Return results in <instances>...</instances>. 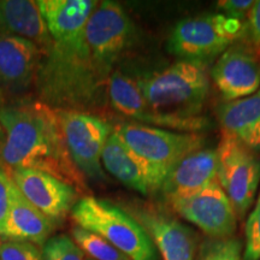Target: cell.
Segmentation results:
<instances>
[{
    "instance_id": "6da1fadb",
    "label": "cell",
    "mask_w": 260,
    "mask_h": 260,
    "mask_svg": "<svg viewBox=\"0 0 260 260\" xmlns=\"http://www.w3.org/2000/svg\"><path fill=\"white\" fill-rule=\"evenodd\" d=\"M52 44L37 74L40 102L53 110L80 111L96 102L100 84L86 42L94 0H39Z\"/></svg>"
},
{
    "instance_id": "7a4b0ae2",
    "label": "cell",
    "mask_w": 260,
    "mask_h": 260,
    "mask_svg": "<svg viewBox=\"0 0 260 260\" xmlns=\"http://www.w3.org/2000/svg\"><path fill=\"white\" fill-rule=\"evenodd\" d=\"M4 140L0 142V165L6 171L32 169L73 186L87 189L86 177L71 159L53 110L40 100L21 102L0 109Z\"/></svg>"
},
{
    "instance_id": "3957f363",
    "label": "cell",
    "mask_w": 260,
    "mask_h": 260,
    "mask_svg": "<svg viewBox=\"0 0 260 260\" xmlns=\"http://www.w3.org/2000/svg\"><path fill=\"white\" fill-rule=\"evenodd\" d=\"M147 105L161 116L197 118L210 90L205 65L181 59L138 80Z\"/></svg>"
},
{
    "instance_id": "277c9868",
    "label": "cell",
    "mask_w": 260,
    "mask_h": 260,
    "mask_svg": "<svg viewBox=\"0 0 260 260\" xmlns=\"http://www.w3.org/2000/svg\"><path fill=\"white\" fill-rule=\"evenodd\" d=\"M77 226L104 237L130 260H158V249L145 228L134 217L110 201L81 198L71 210Z\"/></svg>"
},
{
    "instance_id": "5b68a950",
    "label": "cell",
    "mask_w": 260,
    "mask_h": 260,
    "mask_svg": "<svg viewBox=\"0 0 260 260\" xmlns=\"http://www.w3.org/2000/svg\"><path fill=\"white\" fill-rule=\"evenodd\" d=\"M115 132L148 169L153 193H158L169 171L181 159L204 147L198 133H181L139 124L122 123Z\"/></svg>"
},
{
    "instance_id": "8992f818",
    "label": "cell",
    "mask_w": 260,
    "mask_h": 260,
    "mask_svg": "<svg viewBox=\"0 0 260 260\" xmlns=\"http://www.w3.org/2000/svg\"><path fill=\"white\" fill-rule=\"evenodd\" d=\"M247 30V22L223 14L194 16L182 19L175 25L168 48L181 59L204 64L239 42Z\"/></svg>"
},
{
    "instance_id": "52a82bcc",
    "label": "cell",
    "mask_w": 260,
    "mask_h": 260,
    "mask_svg": "<svg viewBox=\"0 0 260 260\" xmlns=\"http://www.w3.org/2000/svg\"><path fill=\"white\" fill-rule=\"evenodd\" d=\"M135 25L118 3H98L86 25V42L98 76L109 80L112 68L133 44Z\"/></svg>"
},
{
    "instance_id": "ba28073f",
    "label": "cell",
    "mask_w": 260,
    "mask_h": 260,
    "mask_svg": "<svg viewBox=\"0 0 260 260\" xmlns=\"http://www.w3.org/2000/svg\"><path fill=\"white\" fill-rule=\"evenodd\" d=\"M216 152L217 180L229 198L237 218H243L260 183V159L254 151L226 134H223Z\"/></svg>"
},
{
    "instance_id": "9c48e42d",
    "label": "cell",
    "mask_w": 260,
    "mask_h": 260,
    "mask_svg": "<svg viewBox=\"0 0 260 260\" xmlns=\"http://www.w3.org/2000/svg\"><path fill=\"white\" fill-rule=\"evenodd\" d=\"M71 159L84 177L105 178L102 155L112 129L99 117L80 111L56 110Z\"/></svg>"
},
{
    "instance_id": "30bf717a",
    "label": "cell",
    "mask_w": 260,
    "mask_h": 260,
    "mask_svg": "<svg viewBox=\"0 0 260 260\" xmlns=\"http://www.w3.org/2000/svg\"><path fill=\"white\" fill-rule=\"evenodd\" d=\"M107 84L111 106L122 116L135 121L134 123H144V125L181 133H198L209 126V121L201 116L197 118H178L161 116L154 112L147 105L138 80L132 79L124 74L112 73L107 80Z\"/></svg>"
},
{
    "instance_id": "8fae6325",
    "label": "cell",
    "mask_w": 260,
    "mask_h": 260,
    "mask_svg": "<svg viewBox=\"0 0 260 260\" xmlns=\"http://www.w3.org/2000/svg\"><path fill=\"white\" fill-rule=\"evenodd\" d=\"M169 205L178 216L203 230L210 239L232 237L236 230V212L218 180L197 194Z\"/></svg>"
},
{
    "instance_id": "7c38bea8",
    "label": "cell",
    "mask_w": 260,
    "mask_h": 260,
    "mask_svg": "<svg viewBox=\"0 0 260 260\" xmlns=\"http://www.w3.org/2000/svg\"><path fill=\"white\" fill-rule=\"evenodd\" d=\"M8 174L25 199L56 225L79 201V191L73 186L44 171L14 169Z\"/></svg>"
},
{
    "instance_id": "4fadbf2b",
    "label": "cell",
    "mask_w": 260,
    "mask_h": 260,
    "mask_svg": "<svg viewBox=\"0 0 260 260\" xmlns=\"http://www.w3.org/2000/svg\"><path fill=\"white\" fill-rule=\"evenodd\" d=\"M211 76L226 102L242 99L260 88V59L251 47L236 42L218 57Z\"/></svg>"
},
{
    "instance_id": "5bb4252c",
    "label": "cell",
    "mask_w": 260,
    "mask_h": 260,
    "mask_svg": "<svg viewBox=\"0 0 260 260\" xmlns=\"http://www.w3.org/2000/svg\"><path fill=\"white\" fill-rule=\"evenodd\" d=\"M216 149L200 148L181 159L162 181L160 193L169 204L186 199L217 180Z\"/></svg>"
},
{
    "instance_id": "9a60e30c",
    "label": "cell",
    "mask_w": 260,
    "mask_h": 260,
    "mask_svg": "<svg viewBox=\"0 0 260 260\" xmlns=\"http://www.w3.org/2000/svg\"><path fill=\"white\" fill-rule=\"evenodd\" d=\"M44 52L34 42L16 35H0V86L23 92L37 79Z\"/></svg>"
},
{
    "instance_id": "2e32d148",
    "label": "cell",
    "mask_w": 260,
    "mask_h": 260,
    "mask_svg": "<svg viewBox=\"0 0 260 260\" xmlns=\"http://www.w3.org/2000/svg\"><path fill=\"white\" fill-rule=\"evenodd\" d=\"M138 220L164 260H194L195 235L180 220L159 211H141Z\"/></svg>"
},
{
    "instance_id": "e0dca14e",
    "label": "cell",
    "mask_w": 260,
    "mask_h": 260,
    "mask_svg": "<svg viewBox=\"0 0 260 260\" xmlns=\"http://www.w3.org/2000/svg\"><path fill=\"white\" fill-rule=\"evenodd\" d=\"M56 224L25 199L14 183L11 203L2 237L5 241H25L44 246Z\"/></svg>"
},
{
    "instance_id": "ac0fdd59",
    "label": "cell",
    "mask_w": 260,
    "mask_h": 260,
    "mask_svg": "<svg viewBox=\"0 0 260 260\" xmlns=\"http://www.w3.org/2000/svg\"><path fill=\"white\" fill-rule=\"evenodd\" d=\"M0 35L28 39L44 54L52 44L38 3L31 0H0Z\"/></svg>"
},
{
    "instance_id": "d6986e66",
    "label": "cell",
    "mask_w": 260,
    "mask_h": 260,
    "mask_svg": "<svg viewBox=\"0 0 260 260\" xmlns=\"http://www.w3.org/2000/svg\"><path fill=\"white\" fill-rule=\"evenodd\" d=\"M103 169L130 189L142 195L153 193L148 169L112 130L102 155Z\"/></svg>"
},
{
    "instance_id": "ffe728a7",
    "label": "cell",
    "mask_w": 260,
    "mask_h": 260,
    "mask_svg": "<svg viewBox=\"0 0 260 260\" xmlns=\"http://www.w3.org/2000/svg\"><path fill=\"white\" fill-rule=\"evenodd\" d=\"M218 118L223 134L252 151H260V88L252 95L222 104Z\"/></svg>"
},
{
    "instance_id": "44dd1931",
    "label": "cell",
    "mask_w": 260,
    "mask_h": 260,
    "mask_svg": "<svg viewBox=\"0 0 260 260\" xmlns=\"http://www.w3.org/2000/svg\"><path fill=\"white\" fill-rule=\"evenodd\" d=\"M71 239L82 251L84 255L92 260H130L125 254L112 246L98 234L75 225L71 230Z\"/></svg>"
},
{
    "instance_id": "7402d4cb",
    "label": "cell",
    "mask_w": 260,
    "mask_h": 260,
    "mask_svg": "<svg viewBox=\"0 0 260 260\" xmlns=\"http://www.w3.org/2000/svg\"><path fill=\"white\" fill-rule=\"evenodd\" d=\"M198 260H242V243L235 237L207 239L200 246Z\"/></svg>"
},
{
    "instance_id": "603a6c76",
    "label": "cell",
    "mask_w": 260,
    "mask_h": 260,
    "mask_svg": "<svg viewBox=\"0 0 260 260\" xmlns=\"http://www.w3.org/2000/svg\"><path fill=\"white\" fill-rule=\"evenodd\" d=\"M42 255L45 260H86L74 240L67 235L50 237L42 246Z\"/></svg>"
},
{
    "instance_id": "cb8c5ba5",
    "label": "cell",
    "mask_w": 260,
    "mask_h": 260,
    "mask_svg": "<svg viewBox=\"0 0 260 260\" xmlns=\"http://www.w3.org/2000/svg\"><path fill=\"white\" fill-rule=\"evenodd\" d=\"M245 260H260V193L246 223Z\"/></svg>"
},
{
    "instance_id": "d4e9b609",
    "label": "cell",
    "mask_w": 260,
    "mask_h": 260,
    "mask_svg": "<svg viewBox=\"0 0 260 260\" xmlns=\"http://www.w3.org/2000/svg\"><path fill=\"white\" fill-rule=\"evenodd\" d=\"M0 260H45L37 245L25 241L0 243Z\"/></svg>"
},
{
    "instance_id": "484cf974",
    "label": "cell",
    "mask_w": 260,
    "mask_h": 260,
    "mask_svg": "<svg viewBox=\"0 0 260 260\" xmlns=\"http://www.w3.org/2000/svg\"><path fill=\"white\" fill-rule=\"evenodd\" d=\"M12 186H14V181L11 180L8 171L0 165V235L4 230L6 218H8L9 214Z\"/></svg>"
},
{
    "instance_id": "4316f807",
    "label": "cell",
    "mask_w": 260,
    "mask_h": 260,
    "mask_svg": "<svg viewBox=\"0 0 260 260\" xmlns=\"http://www.w3.org/2000/svg\"><path fill=\"white\" fill-rule=\"evenodd\" d=\"M253 4V0H223L218 3V9L228 17L247 22Z\"/></svg>"
},
{
    "instance_id": "83f0119b",
    "label": "cell",
    "mask_w": 260,
    "mask_h": 260,
    "mask_svg": "<svg viewBox=\"0 0 260 260\" xmlns=\"http://www.w3.org/2000/svg\"><path fill=\"white\" fill-rule=\"evenodd\" d=\"M247 28L256 45H260V0L254 2L247 18Z\"/></svg>"
},
{
    "instance_id": "f1b7e54d",
    "label": "cell",
    "mask_w": 260,
    "mask_h": 260,
    "mask_svg": "<svg viewBox=\"0 0 260 260\" xmlns=\"http://www.w3.org/2000/svg\"><path fill=\"white\" fill-rule=\"evenodd\" d=\"M0 109H2V106H0ZM3 140H4V132H3L2 125H0V142H2Z\"/></svg>"
},
{
    "instance_id": "f546056e",
    "label": "cell",
    "mask_w": 260,
    "mask_h": 260,
    "mask_svg": "<svg viewBox=\"0 0 260 260\" xmlns=\"http://www.w3.org/2000/svg\"><path fill=\"white\" fill-rule=\"evenodd\" d=\"M87 260H92V259H87Z\"/></svg>"
}]
</instances>
